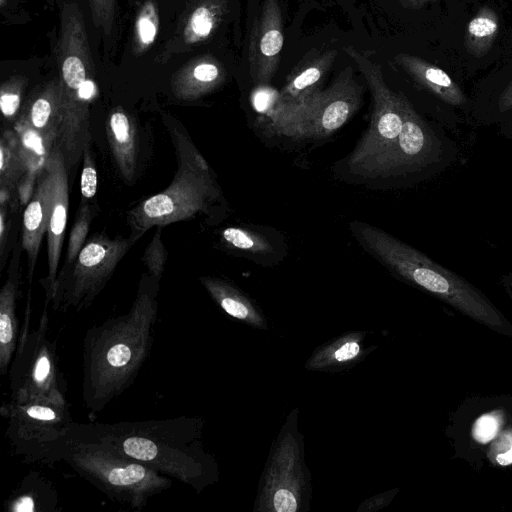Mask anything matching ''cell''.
<instances>
[{"label": "cell", "instance_id": "1", "mask_svg": "<svg viewBox=\"0 0 512 512\" xmlns=\"http://www.w3.org/2000/svg\"><path fill=\"white\" fill-rule=\"evenodd\" d=\"M160 279L142 276L123 315L90 328L83 341L82 394L92 412L102 411L135 381L154 343Z\"/></svg>", "mask_w": 512, "mask_h": 512}, {"label": "cell", "instance_id": "2", "mask_svg": "<svg viewBox=\"0 0 512 512\" xmlns=\"http://www.w3.org/2000/svg\"><path fill=\"white\" fill-rule=\"evenodd\" d=\"M68 433L96 439L156 472L200 492L213 477V463L202 447V422L179 416L163 420L76 423Z\"/></svg>", "mask_w": 512, "mask_h": 512}, {"label": "cell", "instance_id": "3", "mask_svg": "<svg viewBox=\"0 0 512 512\" xmlns=\"http://www.w3.org/2000/svg\"><path fill=\"white\" fill-rule=\"evenodd\" d=\"M349 228L360 246L390 271L494 332L512 336L508 319L465 278L375 226L352 221Z\"/></svg>", "mask_w": 512, "mask_h": 512}, {"label": "cell", "instance_id": "4", "mask_svg": "<svg viewBox=\"0 0 512 512\" xmlns=\"http://www.w3.org/2000/svg\"><path fill=\"white\" fill-rule=\"evenodd\" d=\"M177 169L169 186L128 212L131 235L140 238L152 227L186 221L207 214L220 196L213 173L187 134L169 128Z\"/></svg>", "mask_w": 512, "mask_h": 512}, {"label": "cell", "instance_id": "5", "mask_svg": "<svg viewBox=\"0 0 512 512\" xmlns=\"http://www.w3.org/2000/svg\"><path fill=\"white\" fill-rule=\"evenodd\" d=\"M61 461L113 501L136 510L172 485L170 477L102 442L69 433L54 456V463Z\"/></svg>", "mask_w": 512, "mask_h": 512}, {"label": "cell", "instance_id": "6", "mask_svg": "<svg viewBox=\"0 0 512 512\" xmlns=\"http://www.w3.org/2000/svg\"><path fill=\"white\" fill-rule=\"evenodd\" d=\"M57 48L62 105L59 141L65 149L75 151L91 141L90 104L97 94L84 19L76 3L62 7Z\"/></svg>", "mask_w": 512, "mask_h": 512}, {"label": "cell", "instance_id": "7", "mask_svg": "<svg viewBox=\"0 0 512 512\" xmlns=\"http://www.w3.org/2000/svg\"><path fill=\"white\" fill-rule=\"evenodd\" d=\"M511 25L508 0H466L445 23L436 41L471 80L512 52Z\"/></svg>", "mask_w": 512, "mask_h": 512}, {"label": "cell", "instance_id": "8", "mask_svg": "<svg viewBox=\"0 0 512 512\" xmlns=\"http://www.w3.org/2000/svg\"><path fill=\"white\" fill-rule=\"evenodd\" d=\"M455 142L415 108L409 97L405 100L402 131L394 144L363 168L360 180L394 179L424 180L450 167L458 158Z\"/></svg>", "mask_w": 512, "mask_h": 512}, {"label": "cell", "instance_id": "9", "mask_svg": "<svg viewBox=\"0 0 512 512\" xmlns=\"http://www.w3.org/2000/svg\"><path fill=\"white\" fill-rule=\"evenodd\" d=\"M393 63L421 94L432 116L447 128L470 123L469 81L454 57L436 40L420 51H400Z\"/></svg>", "mask_w": 512, "mask_h": 512}, {"label": "cell", "instance_id": "10", "mask_svg": "<svg viewBox=\"0 0 512 512\" xmlns=\"http://www.w3.org/2000/svg\"><path fill=\"white\" fill-rule=\"evenodd\" d=\"M138 239L131 234L128 238H111L105 232L93 234L75 262L58 273L46 302L52 303L54 311L88 309Z\"/></svg>", "mask_w": 512, "mask_h": 512}, {"label": "cell", "instance_id": "11", "mask_svg": "<svg viewBox=\"0 0 512 512\" xmlns=\"http://www.w3.org/2000/svg\"><path fill=\"white\" fill-rule=\"evenodd\" d=\"M47 304L38 326L25 319L9 367L10 400L47 399L66 404V382L59 369L56 343L49 336Z\"/></svg>", "mask_w": 512, "mask_h": 512}, {"label": "cell", "instance_id": "12", "mask_svg": "<svg viewBox=\"0 0 512 512\" xmlns=\"http://www.w3.org/2000/svg\"><path fill=\"white\" fill-rule=\"evenodd\" d=\"M344 51L359 68L372 97V113L368 129L355 149L343 161L347 174L356 176L398 139L405 119V100L402 91L392 90L386 83L381 65L353 46Z\"/></svg>", "mask_w": 512, "mask_h": 512}, {"label": "cell", "instance_id": "13", "mask_svg": "<svg viewBox=\"0 0 512 512\" xmlns=\"http://www.w3.org/2000/svg\"><path fill=\"white\" fill-rule=\"evenodd\" d=\"M0 414L7 421L11 447L27 463L53 464L73 423L67 403L47 399L9 400L2 404Z\"/></svg>", "mask_w": 512, "mask_h": 512}, {"label": "cell", "instance_id": "14", "mask_svg": "<svg viewBox=\"0 0 512 512\" xmlns=\"http://www.w3.org/2000/svg\"><path fill=\"white\" fill-rule=\"evenodd\" d=\"M353 69L345 67L333 83L322 90L307 110L301 137L324 139L339 130L357 111L362 86Z\"/></svg>", "mask_w": 512, "mask_h": 512}, {"label": "cell", "instance_id": "15", "mask_svg": "<svg viewBox=\"0 0 512 512\" xmlns=\"http://www.w3.org/2000/svg\"><path fill=\"white\" fill-rule=\"evenodd\" d=\"M470 124L497 127L512 117V52L479 77L470 89Z\"/></svg>", "mask_w": 512, "mask_h": 512}, {"label": "cell", "instance_id": "16", "mask_svg": "<svg viewBox=\"0 0 512 512\" xmlns=\"http://www.w3.org/2000/svg\"><path fill=\"white\" fill-rule=\"evenodd\" d=\"M283 44V18L279 1L263 0L248 48L249 72L256 85L271 81L278 68Z\"/></svg>", "mask_w": 512, "mask_h": 512}, {"label": "cell", "instance_id": "17", "mask_svg": "<svg viewBox=\"0 0 512 512\" xmlns=\"http://www.w3.org/2000/svg\"><path fill=\"white\" fill-rule=\"evenodd\" d=\"M50 186V209L47 229L48 274L41 280L48 296L58 275V266L62 252L68 217L69 186L68 171L62 152L54 148L45 166Z\"/></svg>", "mask_w": 512, "mask_h": 512}, {"label": "cell", "instance_id": "18", "mask_svg": "<svg viewBox=\"0 0 512 512\" xmlns=\"http://www.w3.org/2000/svg\"><path fill=\"white\" fill-rule=\"evenodd\" d=\"M336 57V50H327L297 66L279 91V100L282 103L300 107L306 113L322 91V81L333 66Z\"/></svg>", "mask_w": 512, "mask_h": 512}, {"label": "cell", "instance_id": "19", "mask_svg": "<svg viewBox=\"0 0 512 512\" xmlns=\"http://www.w3.org/2000/svg\"><path fill=\"white\" fill-rule=\"evenodd\" d=\"M106 134L117 170L126 184L136 180L139 157V133L134 118L122 107L108 115Z\"/></svg>", "mask_w": 512, "mask_h": 512}, {"label": "cell", "instance_id": "20", "mask_svg": "<svg viewBox=\"0 0 512 512\" xmlns=\"http://www.w3.org/2000/svg\"><path fill=\"white\" fill-rule=\"evenodd\" d=\"M227 3L228 0H195L183 26L161 57L166 60L210 38L227 11Z\"/></svg>", "mask_w": 512, "mask_h": 512}, {"label": "cell", "instance_id": "21", "mask_svg": "<svg viewBox=\"0 0 512 512\" xmlns=\"http://www.w3.org/2000/svg\"><path fill=\"white\" fill-rule=\"evenodd\" d=\"M49 209L50 186L49 178L44 168L38 176L34 194L25 207L23 214L22 246L28 257V278L30 284L41 242L48 229Z\"/></svg>", "mask_w": 512, "mask_h": 512}, {"label": "cell", "instance_id": "22", "mask_svg": "<svg viewBox=\"0 0 512 512\" xmlns=\"http://www.w3.org/2000/svg\"><path fill=\"white\" fill-rule=\"evenodd\" d=\"M225 79L223 65L212 56H202L175 73L171 88L176 98L193 101L215 90Z\"/></svg>", "mask_w": 512, "mask_h": 512}, {"label": "cell", "instance_id": "23", "mask_svg": "<svg viewBox=\"0 0 512 512\" xmlns=\"http://www.w3.org/2000/svg\"><path fill=\"white\" fill-rule=\"evenodd\" d=\"M19 117L56 148L62 127L59 79H53L41 87Z\"/></svg>", "mask_w": 512, "mask_h": 512}, {"label": "cell", "instance_id": "24", "mask_svg": "<svg viewBox=\"0 0 512 512\" xmlns=\"http://www.w3.org/2000/svg\"><path fill=\"white\" fill-rule=\"evenodd\" d=\"M10 273L0 291V374H8L19 341V325L16 314L19 277Z\"/></svg>", "mask_w": 512, "mask_h": 512}, {"label": "cell", "instance_id": "25", "mask_svg": "<svg viewBox=\"0 0 512 512\" xmlns=\"http://www.w3.org/2000/svg\"><path fill=\"white\" fill-rule=\"evenodd\" d=\"M57 493L50 482L36 472L30 473L5 502L12 512L55 511Z\"/></svg>", "mask_w": 512, "mask_h": 512}, {"label": "cell", "instance_id": "26", "mask_svg": "<svg viewBox=\"0 0 512 512\" xmlns=\"http://www.w3.org/2000/svg\"><path fill=\"white\" fill-rule=\"evenodd\" d=\"M14 129L19 137L21 154L27 168L26 173L38 178L55 146L20 117L17 119Z\"/></svg>", "mask_w": 512, "mask_h": 512}, {"label": "cell", "instance_id": "27", "mask_svg": "<svg viewBox=\"0 0 512 512\" xmlns=\"http://www.w3.org/2000/svg\"><path fill=\"white\" fill-rule=\"evenodd\" d=\"M27 171L15 129L2 133L0 140V187L16 193V188Z\"/></svg>", "mask_w": 512, "mask_h": 512}, {"label": "cell", "instance_id": "28", "mask_svg": "<svg viewBox=\"0 0 512 512\" xmlns=\"http://www.w3.org/2000/svg\"><path fill=\"white\" fill-rule=\"evenodd\" d=\"M399 5L414 14L423 17L434 40L437 39L444 24L454 15L466 0H396Z\"/></svg>", "mask_w": 512, "mask_h": 512}, {"label": "cell", "instance_id": "29", "mask_svg": "<svg viewBox=\"0 0 512 512\" xmlns=\"http://www.w3.org/2000/svg\"><path fill=\"white\" fill-rule=\"evenodd\" d=\"M200 282L227 314L240 320L254 318L252 306L233 286L221 279L207 276L201 277Z\"/></svg>", "mask_w": 512, "mask_h": 512}, {"label": "cell", "instance_id": "30", "mask_svg": "<svg viewBox=\"0 0 512 512\" xmlns=\"http://www.w3.org/2000/svg\"><path fill=\"white\" fill-rule=\"evenodd\" d=\"M221 239L229 248L255 257L274 253L272 244L264 235L246 228L226 227L221 231Z\"/></svg>", "mask_w": 512, "mask_h": 512}, {"label": "cell", "instance_id": "31", "mask_svg": "<svg viewBox=\"0 0 512 512\" xmlns=\"http://www.w3.org/2000/svg\"><path fill=\"white\" fill-rule=\"evenodd\" d=\"M159 30V13L154 0L145 1L140 7L134 24L133 52L144 53L155 42Z\"/></svg>", "mask_w": 512, "mask_h": 512}, {"label": "cell", "instance_id": "32", "mask_svg": "<svg viewBox=\"0 0 512 512\" xmlns=\"http://www.w3.org/2000/svg\"><path fill=\"white\" fill-rule=\"evenodd\" d=\"M74 223L72 225L66 252V262L62 269L69 268L77 259L80 251L86 243V238L90 229L91 222L95 216V211L88 203H81Z\"/></svg>", "mask_w": 512, "mask_h": 512}, {"label": "cell", "instance_id": "33", "mask_svg": "<svg viewBox=\"0 0 512 512\" xmlns=\"http://www.w3.org/2000/svg\"><path fill=\"white\" fill-rule=\"evenodd\" d=\"M26 85L27 79L19 75L13 76L2 83L0 108L4 118L12 119L17 115Z\"/></svg>", "mask_w": 512, "mask_h": 512}, {"label": "cell", "instance_id": "34", "mask_svg": "<svg viewBox=\"0 0 512 512\" xmlns=\"http://www.w3.org/2000/svg\"><path fill=\"white\" fill-rule=\"evenodd\" d=\"M505 418V413L502 410H493L482 414L472 425L473 439L480 444L490 443L501 432Z\"/></svg>", "mask_w": 512, "mask_h": 512}, {"label": "cell", "instance_id": "35", "mask_svg": "<svg viewBox=\"0 0 512 512\" xmlns=\"http://www.w3.org/2000/svg\"><path fill=\"white\" fill-rule=\"evenodd\" d=\"M156 228L153 238L144 251L142 260L147 268V273L161 279L167 262L168 252L162 241L163 227L158 226Z\"/></svg>", "mask_w": 512, "mask_h": 512}, {"label": "cell", "instance_id": "36", "mask_svg": "<svg viewBox=\"0 0 512 512\" xmlns=\"http://www.w3.org/2000/svg\"><path fill=\"white\" fill-rule=\"evenodd\" d=\"M490 462L496 466L512 464V426L501 432L490 442L487 453Z\"/></svg>", "mask_w": 512, "mask_h": 512}, {"label": "cell", "instance_id": "37", "mask_svg": "<svg viewBox=\"0 0 512 512\" xmlns=\"http://www.w3.org/2000/svg\"><path fill=\"white\" fill-rule=\"evenodd\" d=\"M82 161L83 166L80 181L81 203H86V201L96 195L98 185L97 169L91 154L90 144L83 150Z\"/></svg>", "mask_w": 512, "mask_h": 512}, {"label": "cell", "instance_id": "38", "mask_svg": "<svg viewBox=\"0 0 512 512\" xmlns=\"http://www.w3.org/2000/svg\"><path fill=\"white\" fill-rule=\"evenodd\" d=\"M116 0H89L92 21L104 35H109L113 28Z\"/></svg>", "mask_w": 512, "mask_h": 512}, {"label": "cell", "instance_id": "39", "mask_svg": "<svg viewBox=\"0 0 512 512\" xmlns=\"http://www.w3.org/2000/svg\"><path fill=\"white\" fill-rule=\"evenodd\" d=\"M274 506L278 512H294L297 510V501L292 492L280 489L274 495Z\"/></svg>", "mask_w": 512, "mask_h": 512}, {"label": "cell", "instance_id": "40", "mask_svg": "<svg viewBox=\"0 0 512 512\" xmlns=\"http://www.w3.org/2000/svg\"><path fill=\"white\" fill-rule=\"evenodd\" d=\"M10 205H1L0 208V255L3 257L5 246L8 241V231L10 228V219L8 208Z\"/></svg>", "mask_w": 512, "mask_h": 512}, {"label": "cell", "instance_id": "41", "mask_svg": "<svg viewBox=\"0 0 512 512\" xmlns=\"http://www.w3.org/2000/svg\"><path fill=\"white\" fill-rule=\"evenodd\" d=\"M359 353V345L356 342H348L342 345L335 352L338 361H346L354 358Z\"/></svg>", "mask_w": 512, "mask_h": 512}, {"label": "cell", "instance_id": "42", "mask_svg": "<svg viewBox=\"0 0 512 512\" xmlns=\"http://www.w3.org/2000/svg\"><path fill=\"white\" fill-rule=\"evenodd\" d=\"M501 283L512 303V271L502 276Z\"/></svg>", "mask_w": 512, "mask_h": 512}, {"label": "cell", "instance_id": "43", "mask_svg": "<svg viewBox=\"0 0 512 512\" xmlns=\"http://www.w3.org/2000/svg\"><path fill=\"white\" fill-rule=\"evenodd\" d=\"M510 46L512 49V25H511V29H510Z\"/></svg>", "mask_w": 512, "mask_h": 512}]
</instances>
